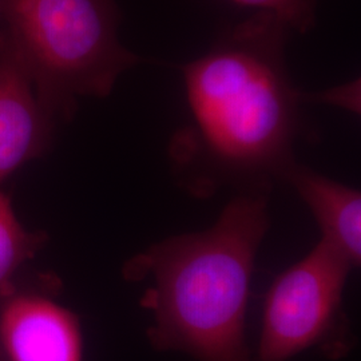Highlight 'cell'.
Returning a JSON list of instances; mask_svg holds the SVG:
<instances>
[{
    "instance_id": "6da1fadb",
    "label": "cell",
    "mask_w": 361,
    "mask_h": 361,
    "mask_svg": "<svg viewBox=\"0 0 361 361\" xmlns=\"http://www.w3.org/2000/svg\"><path fill=\"white\" fill-rule=\"evenodd\" d=\"M292 31L255 13L182 67L190 122L170 143V158L195 189L224 182L264 190L296 162L301 91L289 77Z\"/></svg>"
},
{
    "instance_id": "7a4b0ae2",
    "label": "cell",
    "mask_w": 361,
    "mask_h": 361,
    "mask_svg": "<svg viewBox=\"0 0 361 361\" xmlns=\"http://www.w3.org/2000/svg\"><path fill=\"white\" fill-rule=\"evenodd\" d=\"M235 197L205 232L171 237L130 259V280L152 279L142 307L159 352L198 361H250L246 312L258 247L268 231L267 195Z\"/></svg>"
},
{
    "instance_id": "3957f363",
    "label": "cell",
    "mask_w": 361,
    "mask_h": 361,
    "mask_svg": "<svg viewBox=\"0 0 361 361\" xmlns=\"http://www.w3.org/2000/svg\"><path fill=\"white\" fill-rule=\"evenodd\" d=\"M0 20L52 119L79 98L110 95L142 61L118 38L116 0H0Z\"/></svg>"
},
{
    "instance_id": "277c9868",
    "label": "cell",
    "mask_w": 361,
    "mask_h": 361,
    "mask_svg": "<svg viewBox=\"0 0 361 361\" xmlns=\"http://www.w3.org/2000/svg\"><path fill=\"white\" fill-rule=\"evenodd\" d=\"M353 265L323 240L283 271L264 302L258 361H289L317 348L332 360L355 345L343 295Z\"/></svg>"
},
{
    "instance_id": "5b68a950",
    "label": "cell",
    "mask_w": 361,
    "mask_h": 361,
    "mask_svg": "<svg viewBox=\"0 0 361 361\" xmlns=\"http://www.w3.org/2000/svg\"><path fill=\"white\" fill-rule=\"evenodd\" d=\"M0 361H83L80 322L49 297L0 298Z\"/></svg>"
},
{
    "instance_id": "8992f818",
    "label": "cell",
    "mask_w": 361,
    "mask_h": 361,
    "mask_svg": "<svg viewBox=\"0 0 361 361\" xmlns=\"http://www.w3.org/2000/svg\"><path fill=\"white\" fill-rule=\"evenodd\" d=\"M52 122L26 66L0 34V185L43 153Z\"/></svg>"
},
{
    "instance_id": "52a82bcc",
    "label": "cell",
    "mask_w": 361,
    "mask_h": 361,
    "mask_svg": "<svg viewBox=\"0 0 361 361\" xmlns=\"http://www.w3.org/2000/svg\"><path fill=\"white\" fill-rule=\"evenodd\" d=\"M285 180L310 207L322 232L323 241L334 246L355 267L361 257V194L347 185L295 162Z\"/></svg>"
},
{
    "instance_id": "ba28073f",
    "label": "cell",
    "mask_w": 361,
    "mask_h": 361,
    "mask_svg": "<svg viewBox=\"0 0 361 361\" xmlns=\"http://www.w3.org/2000/svg\"><path fill=\"white\" fill-rule=\"evenodd\" d=\"M42 237L25 229L16 217L10 198L0 190V298L16 271L32 258Z\"/></svg>"
},
{
    "instance_id": "9c48e42d",
    "label": "cell",
    "mask_w": 361,
    "mask_h": 361,
    "mask_svg": "<svg viewBox=\"0 0 361 361\" xmlns=\"http://www.w3.org/2000/svg\"><path fill=\"white\" fill-rule=\"evenodd\" d=\"M237 4L250 7L256 13H271L292 32L305 34L317 19L319 0H232Z\"/></svg>"
},
{
    "instance_id": "30bf717a",
    "label": "cell",
    "mask_w": 361,
    "mask_h": 361,
    "mask_svg": "<svg viewBox=\"0 0 361 361\" xmlns=\"http://www.w3.org/2000/svg\"><path fill=\"white\" fill-rule=\"evenodd\" d=\"M302 104H324L340 107L353 114L360 113V80L355 79L348 83L338 85L320 92H302Z\"/></svg>"
}]
</instances>
